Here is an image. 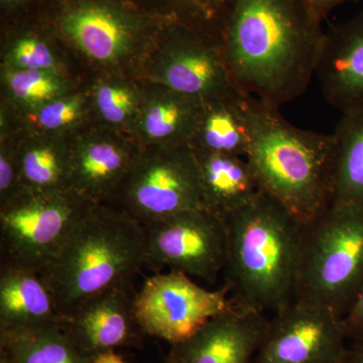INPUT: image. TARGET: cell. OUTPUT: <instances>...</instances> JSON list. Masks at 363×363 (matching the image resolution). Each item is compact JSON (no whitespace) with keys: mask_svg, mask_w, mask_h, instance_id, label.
I'll return each instance as SVG.
<instances>
[{"mask_svg":"<svg viewBox=\"0 0 363 363\" xmlns=\"http://www.w3.org/2000/svg\"><path fill=\"white\" fill-rule=\"evenodd\" d=\"M324 37L305 0H231L220 44L240 89L279 108L316 75Z\"/></svg>","mask_w":363,"mask_h":363,"instance_id":"1","label":"cell"},{"mask_svg":"<svg viewBox=\"0 0 363 363\" xmlns=\"http://www.w3.org/2000/svg\"><path fill=\"white\" fill-rule=\"evenodd\" d=\"M224 286L235 307L276 314L297 298L303 222L260 191L226 217Z\"/></svg>","mask_w":363,"mask_h":363,"instance_id":"2","label":"cell"},{"mask_svg":"<svg viewBox=\"0 0 363 363\" xmlns=\"http://www.w3.org/2000/svg\"><path fill=\"white\" fill-rule=\"evenodd\" d=\"M247 113V161L262 190L303 223L323 213L333 202V135L300 130L250 95Z\"/></svg>","mask_w":363,"mask_h":363,"instance_id":"3","label":"cell"},{"mask_svg":"<svg viewBox=\"0 0 363 363\" xmlns=\"http://www.w3.org/2000/svg\"><path fill=\"white\" fill-rule=\"evenodd\" d=\"M145 264L143 224L121 208L94 204L40 274L65 316L86 298L130 285Z\"/></svg>","mask_w":363,"mask_h":363,"instance_id":"4","label":"cell"},{"mask_svg":"<svg viewBox=\"0 0 363 363\" xmlns=\"http://www.w3.org/2000/svg\"><path fill=\"white\" fill-rule=\"evenodd\" d=\"M363 284V206L332 203L303 223L297 298L343 318Z\"/></svg>","mask_w":363,"mask_h":363,"instance_id":"5","label":"cell"},{"mask_svg":"<svg viewBox=\"0 0 363 363\" xmlns=\"http://www.w3.org/2000/svg\"><path fill=\"white\" fill-rule=\"evenodd\" d=\"M43 21L95 61L117 63L161 37L169 21L130 0H48Z\"/></svg>","mask_w":363,"mask_h":363,"instance_id":"6","label":"cell"},{"mask_svg":"<svg viewBox=\"0 0 363 363\" xmlns=\"http://www.w3.org/2000/svg\"><path fill=\"white\" fill-rule=\"evenodd\" d=\"M92 205L71 191H21L0 206L1 264L42 272Z\"/></svg>","mask_w":363,"mask_h":363,"instance_id":"7","label":"cell"},{"mask_svg":"<svg viewBox=\"0 0 363 363\" xmlns=\"http://www.w3.org/2000/svg\"><path fill=\"white\" fill-rule=\"evenodd\" d=\"M113 200L143 225L205 208L194 150L180 145L140 150Z\"/></svg>","mask_w":363,"mask_h":363,"instance_id":"8","label":"cell"},{"mask_svg":"<svg viewBox=\"0 0 363 363\" xmlns=\"http://www.w3.org/2000/svg\"><path fill=\"white\" fill-rule=\"evenodd\" d=\"M147 264L168 267L208 284L223 274L228 253L225 219L206 208L189 210L143 225Z\"/></svg>","mask_w":363,"mask_h":363,"instance_id":"9","label":"cell"},{"mask_svg":"<svg viewBox=\"0 0 363 363\" xmlns=\"http://www.w3.org/2000/svg\"><path fill=\"white\" fill-rule=\"evenodd\" d=\"M225 286L210 291L184 272L150 277L133 297L136 323L145 335L176 344L233 307Z\"/></svg>","mask_w":363,"mask_h":363,"instance_id":"10","label":"cell"},{"mask_svg":"<svg viewBox=\"0 0 363 363\" xmlns=\"http://www.w3.org/2000/svg\"><path fill=\"white\" fill-rule=\"evenodd\" d=\"M159 54L152 71L159 85L200 102L245 92L231 75L220 42L197 30L167 23Z\"/></svg>","mask_w":363,"mask_h":363,"instance_id":"11","label":"cell"},{"mask_svg":"<svg viewBox=\"0 0 363 363\" xmlns=\"http://www.w3.org/2000/svg\"><path fill=\"white\" fill-rule=\"evenodd\" d=\"M346 340L334 310L295 300L272 315L253 363H344Z\"/></svg>","mask_w":363,"mask_h":363,"instance_id":"12","label":"cell"},{"mask_svg":"<svg viewBox=\"0 0 363 363\" xmlns=\"http://www.w3.org/2000/svg\"><path fill=\"white\" fill-rule=\"evenodd\" d=\"M269 322L264 313L233 306L194 335L172 344L166 363H253Z\"/></svg>","mask_w":363,"mask_h":363,"instance_id":"13","label":"cell"},{"mask_svg":"<svg viewBox=\"0 0 363 363\" xmlns=\"http://www.w3.org/2000/svg\"><path fill=\"white\" fill-rule=\"evenodd\" d=\"M128 286L109 289L66 313L63 329L86 354L94 358L117 348H142L143 333L133 314Z\"/></svg>","mask_w":363,"mask_h":363,"instance_id":"14","label":"cell"},{"mask_svg":"<svg viewBox=\"0 0 363 363\" xmlns=\"http://www.w3.org/2000/svg\"><path fill=\"white\" fill-rule=\"evenodd\" d=\"M315 76L332 106L363 108V11L325 32Z\"/></svg>","mask_w":363,"mask_h":363,"instance_id":"15","label":"cell"},{"mask_svg":"<svg viewBox=\"0 0 363 363\" xmlns=\"http://www.w3.org/2000/svg\"><path fill=\"white\" fill-rule=\"evenodd\" d=\"M138 152L116 138L76 140L71 145V192L91 204L113 200Z\"/></svg>","mask_w":363,"mask_h":363,"instance_id":"16","label":"cell"},{"mask_svg":"<svg viewBox=\"0 0 363 363\" xmlns=\"http://www.w3.org/2000/svg\"><path fill=\"white\" fill-rule=\"evenodd\" d=\"M64 318L40 272L0 264V330L63 328Z\"/></svg>","mask_w":363,"mask_h":363,"instance_id":"17","label":"cell"},{"mask_svg":"<svg viewBox=\"0 0 363 363\" xmlns=\"http://www.w3.org/2000/svg\"><path fill=\"white\" fill-rule=\"evenodd\" d=\"M206 209L226 218L262 191L245 157L195 150Z\"/></svg>","mask_w":363,"mask_h":363,"instance_id":"18","label":"cell"},{"mask_svg":"<svg viewBox=\"0 0 363 363\" xmlns=\"http://www.w3.org/2000/svg\"><path fill=\"white\" fill-rule=\"evenodd\" d=\"M202 102L159 85L142 100L136 128L147 147L190 145Z\"/></svg>","mask_w":363,"mask_h":363,"instance_id":"19","label":"cell"},{"mask_svg":"<svg viewBox=\"0 0 363 363\" xmlns=\"http://www.w3.org/2000/svg\"><path fill=\"white\" fill-rule=\"evenodd\" d=\"M248 96L242 92L202 102L197 128L190 143L192 149L247 159L250 145Z\"/></svg>","mask_w":363,"mask_h":363,"instance_id":"20","label":"cell"},{"mask_svg":"<svg viewBox=\"0 0 363 363\" xmlns=\"http://www.w3.org/2000/svg\"><path fill=\"white\" fill-rule=\"evenodd\" d=\"M333 202L363 206V108L344 112L333 133Z\"/></svg>","mask_w":363,"mask_h":363,"instance_id":"21","label":"cell"},{"mask_svg":"<svg viewBox=\"0 0 363 363\" xmlns=\"http://www.w3.org/2000/svg\"><path fill=\"white\" fill-rule=\"evenodd\" d=\"M16 152L23 190L70 191L71 145L37 138L23 143Z\"/></svg>","mask_w":363,"mask_h":363,"instance_id":"22","label":"cell"},{"mask_svg":"<svg viewBox=\"0 0 363 363\" xmlns=\"http://www.w3.org/2000/svg\"><path fill=\"white\" fill-rule=\"evenodd\" d=\"M0 350L14 363H92L63 328L0 330Z\"/></svg>","mask_w":363,"mask_h":363,"instance_id":"23","label":"cell"},{"mask_svg":"<svg viewBox=\"0 0 363 363\" xmlns=\"http://www.w3.org/2000/svg\"><path fill=\"white\" fill-rule=\"evenodd\" d=\"M147 13L220 42L231 0H130Z\"/></svg>","mask_w":363,"mask_h":363,"instance_id":"24","label":"cell"},{"mask_svg":"<svg viewBox=\"0 0 363 363\" xmlns=\"http://www.w3.org/2000/svg\"><path fill=\"white\" fill-rule=\"evenodd\" d=\"M44 26L21 25L13 28L7 48V62L11 69L59 73V63ZM60 74V73H59Z\"/></svg>","mask_w":363,"mask_h":363,"instance_id":"25","label":"cell"},{"mask_svg":"<svg viewBox=\"0 0 363 363\" xmlns=\"http://www.w3.org/2000/svg\"><path fill=\"white\" fill-rule=\"evenodd\" d=\"M6 83L11 97L32 111L68 92L66 81L54 72L9 68Z\"/></svg>","mask_w":363,"mask_h":363,"instance_id":"26","label":"cell"},{"mask_svg":"<svg viewBox=\"0 0 363 363\" xmlns=\"http://www.w3.org/2000/svg\"><path fill=\"white\" fill-rule=\"evenodd\" d=\"M95 105L100 116L112 125L125 126L138 121L142 98L123 81H105L95 90Z\"/></svg>","mask_w":363,"mask_h":363,"instance_id":"27","label":"cell"},{"mask_svg":"<svg viewBox=\"0 0 363 363\" xmlns=\"http://www.w3.org/2000/svg\"><path fill=\"white\" fill-rule=\"evenodd\" d=\"M85 100L81 95H65L52 100L33 111L35 123L40 128L58 131L77 123L84 112Z\"/></svg>","mask_w":363,"mask_h":363,"instance_id":"28","label":"cell"},{"mask_svg":"<svg viewBox=\"0 0 363 363\" xmlns=\"http://www.w3.org/2000/svg\"><path fill=\"white\" fill-rule=\"evenodd\" d=\"M23 191L18 152L2 143L0 150V206L13 199Z\"/></svg>","mask_w":363,"mask_h":363,"instance_id":"29","label":"cell"},{"mask_svg":"<svg viewBox=\"0 0 363 363\" xmlns=\"http://www.w3.org/2000/svg\"><path fill=\"white\" fill-rule=\"evenodd\" d=\"M346 338L351 342L363 338V284L350 309L342 318Z\"/></svg>","mask_w":363,"mask_h":363,"instance_id":"30","label":"cell"},{"mask_svg":"<svg viewBox=\"0 0 363 363\" xmlns=\"http://www.w3.org/2000/svg\"><path fill=\"white\" fill-rule=\"evenodd\" d=\"M358 0H305L306 4L310 7L313 13L316 16L318 20L323 23L325 18H328L329 14L344 4L357 2Z\"/></svg>","mask_w":363,"mask_h":363,"instance_id":"31","label":"cell"},{"mask_svg":"<svg viewBox=\"0 0 363 363\" xmlns=\"http://www.w3.org/2000/svg\"><path fill=\"white\" fill-rule=\"evenodd\" d=\"M38 0H0L2 11L7 18H25Z\"/></svg>","mask_w":363,"mask_h":363,"instance_id":"32","label":"cell"},{"mask_svg":"<svg viewBox=\"0 0 363 363\" xmlns=\"http://www.w3.org/2000/svg\"><path fill=\"white\" fill-rule=\"evenodd\" d=\"M344 363H363V338L352 341L348 346Z\"/></svg>","mask_w":363,"mask_h":363,"instance_id":"33","label":"cell"},{"mask_svg":"<svg viewBox=\"0 0 363 363\" xmlns=\"http://www.w3.org/2000/svg\"><path fill=\"white\" fill-rule=\"evenodd\" d=\"M92 363H126L123 358L116 354V351L102 353L93 358Z\"/></svg>","mask_w":363,"mask_h":363,"instance_id":"34","label":"cell"},{"mask_svg":"<svg viewBox=\"0 0 363 363\" xmlns=\"http://www.w3.org/2000/svg\"><path fill=\"white\" fill-rule=\"evenodd\" d=\"M0 363H14L6 351L0 350Z\"/></svg>","mask_w":363,"mask_h":363,"instance_id":"35","label":"cell"}]
</instances>
